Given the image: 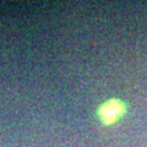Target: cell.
<instances>
[{"label":"cell","mask_w":147,"mask_h":147,"mask_svg":"<svg viewBox=\"0 0 147 147\" xmlns=\"http://www.w3.org/2000/svg\"><path fill=\"white\" fill-rule=\"evenodd\" d=\"M126 112V105L120 99L112 98L103 102L97 109V117L104 126L113 125Z\"/></svg>","instance_id":"obj_1"}]
</instances>
